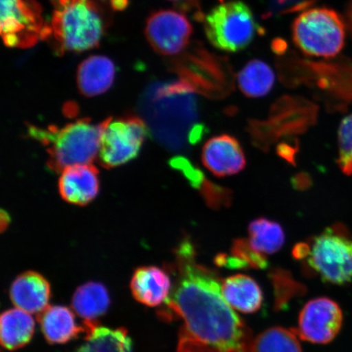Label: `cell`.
<instances>
[{"mask_svg":"<svg viewBox=\"0 0 352 352\" xmlns=\"http://www.w3.org/2000/svg\"><path fill=\"white\" fill-rule=\"evenodd\" d=\"M175 254L176 277L160 316L182 320L177 352H252V329L224 298L218 272L197 262L188 239Z\"/></svg>","mask_w":352,"mask_h":352,"instance_id":"6da1fadb","label":"cell"},{"mask_svg":"<svg viewBox=\"0 0 352 352\" xmlns=\"http://www.w3.org/2000/svg\"><path fill=\"white\" fill-rule=\"evenodd\" d=\"M52 45L57 54L98 47L107 30L104 13L91 0H51Z\"/></svg>","mask_w":352,"mask_h":352,"instance_id":"7a4b0ae2","label":"cell"},{"mask_svg":"<svg viewBox=\"0 0 352 352\" xmlns=\"http://www.w3.org/2000/svg\"><path fill=\"white\" fill-rule=\"evenodd\" d=\"M30 135L48 146V165L54 170L63 171L69 166L90 164L100 151L102 123L89 120L69 123L63 129L44 130L32 126Z\"/></svg>","mask_w":352,"mask_h":352,"instance_id":"3957f363","label":"cell"},{"mask_svg":"<svg viewBox=\"0 0 352 352\" xmlns=\"http://www.w3.org/2000/svg\"><path fill=\"white\" fill-rule=\"evenodd\" d=\"M307 266L324 283L343 285L352 280V234L334 223L307 243Z\"/></svg>","mask_w":352,"mask_h":352,"instance_id":"277c9868","label":"cell"},{"mask_svg":"<svg viewBox=\"0 0 352 352\" xmlns=\"http://www.w3.org/2000/svg\"><path fill=\"white\" fill-rule=\"evenodd\" d=\"M345 37L344 21L327 8H309L292 25L293 42L307 56L331 58L342 50Z\"/></svg>","mask_w":352,"mask_h":352,"instance_id":"5b68a950","label":"cell"},{"mask_svg":"<svg viewBox=\"0 0 352 352\" xmlns=\"http://www.w3.org/2000/svg\"><path fill=\"white\" fill-rule=\"evenodd\" d=\"M206 37L212 45L227 52L244 50L261 32L253 12L241 1L222 3L204 20Z\"/></svg>","mask_w":352,"mask_h":352,"instance_id":"8992f818","label":"cell"},{"mask_svg":"<svg viewBox=\"0 0 352 352\" xmlns=\"http://www.w3.org/2000/svg\"><path fill=\"white\" fill-rule=\"evenodd\" d=\"M0 30L7 47L28 50L50 36L36 0H0Z\"/></svg>","mask_w":352,"mask_h":352,"instance_id":"52a82bcc","label":"cell"},{"mask_svg":"<svg viewBox=\"0 0 352 352\" xmlns=\"http://www.w3.org/2000/svg\"><path fill=\"white\" fill-rule=\"evenodd\" d=\"M148 133L138 117L109 118L102 123L99 157L107 168L126 164L138 155Z\"/></svg>","mask_w":352,"mask_h":352,"instance_id":"ba28073f","label":"cell"},{"mask_svg":"<svg viewBox=\"0 0 352 352\" xmlns=\"http://www.w3.org/2000/svg\"><path fill=\"white\" fill-rule=\"evenodd\" d=\"M316 113L318 108L309 101L285 96L272 107L270 121H254L250 124L254 140L261 135L255 143L267 146V145H270V140H275L280 135L302 133L314 124Z\"/></svg>","mask_w":352,"mask_h":352,"instance_id":"9c48e42d","label":"cell"},{"mask_svg":"<svg viewBox=\"0 0 352 352\" xmlns=\"http://www.w3.org/2000/svg\"><path fill=\"white\" fill-rule=\"evenodd\" d=\"M144 34L157 54L175 56L186 50L192 34V26L182 12L160 10L148 17Z\"/></svg>","mask_w":352,"mask_h":352,"instance_id":"30bf717a","label":"cell"},{"mask_svg":"<svg viewBox=\"0 0 352 352\" xmlns=\"http://www.w3.org/2000/svg\"><path fill=\"white\" fill-rule=\"evenodd\" d=\"M343 314L340 305L327 297L311 299L303 307L296 328L301 340L327 344L340 332Z\"/></svg>","mask_w":352,"mask_h":352,"instance_id":"8fae6325","label":"cell"},{"mask_svg":"<svg viewBox=\"0 0 352 352\" xmlns=\"http://www.w3.org/2000/svg\"><path fill=\"white\" fill-rule=\"evenodd\" d=\"M201 161L217 177L239 173L246 165L245 153L239 140L228 134L208 140L202 148Z\"/></svg>","mask_w":352,"mask_h":352,"instance_id":"7c38bea8","label":"cell"},{"mask_svg":"<svg viewBox=\"0 0 352 352\" xmlns=\"http://www.w3.org/2000/svg\"><path fill=\"white\" fill-rule=\"evenodd\" d=\"M99 189L98 170L91 164L69 166L61 171L60 195L69 204L87 205L98 196Z\"/></svg>","mask_w":352,"mask_h":352,"instance_id":"4fadbf2b","label":"cell"},{"mask_svg":"<svg viewBox=\"0 0 352 352\" xmlns=\"http://www.w3.org/2000/svg\"><path fill=\"white\" fill-rule=\"evenodd\" d=\"M50 284L38 272L28 271L13 280L10 298L16 308L30 314H41L50 306Z\"/></svg>","mask_w":352,"mask_h":352,"instance_id":"5bb4252c","label":"cell"},{"mask_svg":"<svg viewBox=\"0 0 352 352\" xmlns=\"http://www.w3.org/2000/svg\"><path fill=\"white\" fill-rule=\"evenodd\" d=\"M130 287L136 301L147 307H155L166 302L173 284L164 270L148 266L139 267L135 271Z\"/></svg>","mask_w":352,"mask_h":352,"instance_id":"9a60e30c","label":"cell"},{"mask_svg":"<svg viewBox=\"0 0 352 352\" xmlns=\"http://www.w3.org/2000/svg\"><path fill=\"white\" fill-rule=\"evenodd\" d=\"M44 338L50 344H65L85 333V328L76 323L70 308L61 305L48 306L38 315Z\"/></svg>","mask_w":352,"mask_h":352,"instance_id":"2e32d148","label":"cell"},{"mask_svg":"<svg viewBox=\"0 0 352 352\" xmlns=\"http://www.w3.org/2000/svg\"><path fill=\"white\" fill-rule=\"evenodd\" d=\"M116 73V66L109 57L89 56L78 66V89L87 98L103 94L112 87Z\"/></svg>","mask_w":352,"mask_h":352,"instance_id":"e0dca14e","label":"cell"},{"mask_svg":"<svg viewBox=\"0 0 352 352\" xmlns=\"http://www.w3.org/2000/svg\"><path fill=\"white\" fill-rule=\"evenodd\" d=\"M85 342L74 352H132V341L125 328L103 327L96 320H85Z\"/></svg>","mask_w":352,"mask_h":352,"instance_id":"ac0fdd59","label":"cell"},{"mask_svg":"<svg viewBox=\"0 0 352 352\" xmlns=\"http://www.w3.org/2000/svg\"><path fill=\"white\" fill-rule=\"evenodd\" d=\"M222 294L233 309L242 314H254L263 305V292L252 277L237 274L222 280Z\"/></svg>","mask_w":352,"mask_h":352,"instance_id":"d6986e66","label":"cell"},{"mask_svg":"<svg viewBox=\"0 0 352 352\" xmlns=\"http://www.w3.org/2000/svg\"><path fill=\"white\" fill-rule=\"evenodd\" d=\"M35 329L32 316L19 308L3 312L0 318V340L4 349L15 351L32 341Z\"/></svg>","mask_w":352,"mask_h":352,"instance_id":"ffe728a7","label":"cell"},{"mask_svg":"<svg viewBox=\"0 0 352 352\" xmlns=\"http://www.w3.org/2000/svg\"><path fill=\"white\" fill-rule=\"evenodd\" d=\"M110 306L108 289L103 284L89 281L78 286L72 298L74 311L85 320H96L107 314Z\"/></svg>","mask_w":352,"mask_h":352,"instance_id":"44dd1931","label":"cell"},{"mask_svg":"<svg viewBox=\"0 0 352 352\" xmlns=\"http://www.w3.org/2000/svg\"><path fill=\"white\" fill-rule=\"evenodd\" d=\"M236 79L242 94L250 98H259L270 94L274 87L275 74L264 61L254 59L241 69Z\"/></svg>","mask_w":352,"mask_h":352,"instance_id":"7402d4cb","label":"cell"},{"mask_svg":"<svg viewBox=\"0 0 352 352\" xmlns=\"http://www.w3.org/2000/svg\"><path fill=\"white\" fill-rule=\"evenodd\" d=\"M249 243L259 254L270 255L278 252L285 243L283 228L279 223L267 218H258L248 227Z\"/></svg>","mask_w":352,"mask_h":352,"instance_id":"603a6c76","label":"cell"},{"mask_svg":"<svg viewBox=\"0 0 352 352\" xmlns=\"http://www.w3.org/2000/svg\"><path fill=\"white\" fill-rule=\"evenodd\" d=\"M296 328L272 327L254 338L252 352H302Z\"/></svg>","mask_w":352,"mask_h":352,"instance_id":"cb8c5ba5","label":"cell"},{"mask_svg":"<svg viewBox=\"0 0 352 352\" xmlns=\"http://www.w3.org/2000/svg\"><path fill=\"white\" fill-rule=\"evenodd\" d=\"M338 164L343 173L352 175V113L343 118L338 129Z\"/></svg>","mask_w":352,"mask_h":352,"instance_id":"d4e9b609","label":"cell"},{"mask_svg":"<svg viewBox=\"0 0 352 352\" xmlns=\"http://www.w3.org/2000/svg\"><path fill=\"white\" fill-rule=\"evenodd\" d=\"M231 254L241 259L248 268L264 270L268 265L265 255L255 252L250 246L249 241L244 239H239L233 241Z\"/></svg>","mask_w":352,"mask_h":352,"instance_id":"484cf974","label":"cell"},{"mask_svg":"<svg viewBox=\"0 0 352 352\" xmlns=\"http://www.w3.org/2000/svg\"><path fill=\"white\" fill-rule=\"evenodd\" d=\"M200 190L206 204L211 209L228 208L231 204L232 192L228 188L217 186L206 179Z\"/></svg>","mask_w":352,"mask_h":352,"instance_id":"4316f807","label":"cell"},{"mask_svg":"<svg viewBox=\"0 0 352 352\" xmlns=\"http://www.w3.org/2000/svg\"><path fill=\"white\" fill-rule=\"evenodd\" d=\"M170 165L174 169L179 170L192 188L200 190L206 182L205 175L200 169L193 166L190 161L184 157H176L170 161Z\"/></svg>","mask_w":352,"mask_h":352,"instance_id":"83f0119b","label":"cell"},{"mask_svg":"<svg viewBox=\"0 0 352 352\" xmlns=\"http://www.w3.org/2000/svg\"><path fill=\"white\" fill-rule=\"evenodd\" d=\"M175 3L180 10L190 12L197 21H204L206 15L201 10L200 0H168Z\"/></svg>","mask_w":352,"mask_h":352,"instance_id":"f1b7e54d","label":"cell"},{"mask_svg":"<svg viewBox=\"0 0 352 352\" xmlns=\"http://www.w3.org/2000/svg\"><path fill=\"white\" fill-rule=\"evenodd\" d=\"M298 149V144L296 140H293L292 142H284L277 146V153L279 156L284 158L289 164H294V157Z\"/></svg>","mask_w":352,"mask_h":352,"instance_id":"f546056e","label":"cell"},{"mask_svg":"<svg viewBox=\"0 0 352 352\" xmlns=\"http://www.w3.org/2000/svg\"><path fill=\"white\" fill-rule=\"evenodd\" d=\"M208 129L204 124H195L188 132V142L191 144H196L204 139V136L208 134Z\"/></svg>","mask_w":352,"mask_h":352,"instance_id":"4dcf8cb0","label":"cell"},{"mask_svg":"<svg viewBox=\"0 0 352 352\" xmlns=\"http://www.w3.org/2000/svg\"><path fill=\"white\" fill-rule=\"evenodd\" d=\"M292 183L294 188L302 190V189H306L309 187L311 182L309 176H307V174H299L294 176Z\"/></svg>","mask_w":352,"mask_h":352,"instance_id":"1f68e13d","label":"cell"},{"mask_svg":"<svg viewBox=\"0 0 352 352\" xmlns=\"http://www.w3.org/2000/svg\"><path fill=\"white\" fill-rule=\"evenodd\" d=\"M127 0H111V4L113 8L116 10H124V8L127 6Z\"/></svg>","mask_w":352,"mask_h":352,"instance_id":"d6a6232c","label":"cell"},{"mask_svg":"<svg viewBox=\"0 0 352 352\" xmlns=\"http://www.w3.org/2000/svg\"><path fill=\"white\" fill-rule=\"evenodd\" d=\"M346 12L347 23H349V28L352 33V0H350Z\"/></svg>","mask_w":352,"mask_h":352,"instance_id":"836d02e7","label":"cell"},{"mask_svg":"<svg viewBox=\"0 0 352 352\" xmlns=\"http://www.w3.org/2000/svg\"><path fill=\"white\" fill-rule=\"evenodd\" d=\"M280 1L281 3H284V2L285 1V0H280Z\"/></svg>","mask_w":352,"mask_h":352,"instance_id":"e575fe53","label":"cell"},{"mask_svg":"<svg viewBox=\"0 0 352 352\" xmlns=\"http://www.w3.org/2000/svg\"><path fill=\"white\" fill-rule=\"evenodd\" d=\"M220 2L223 3L224 0H219Z\"/></svg>","mask_w":352,"mask_h":352,"instance_id":"d590c367","label":"cell"}]
</instances>
